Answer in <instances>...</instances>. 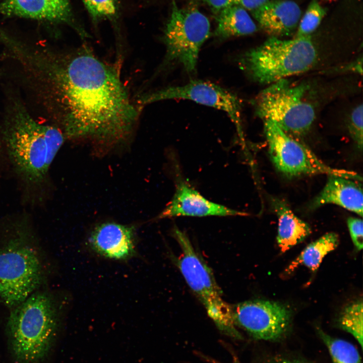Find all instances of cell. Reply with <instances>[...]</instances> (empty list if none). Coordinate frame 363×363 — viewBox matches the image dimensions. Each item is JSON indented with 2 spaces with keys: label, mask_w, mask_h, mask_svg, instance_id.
Returning <instances> with one entry per match:
<instances>
[{
  "label": "cell",
  "mask_w": 363,
  "mask_h": 363,
  "mask_svg": "<svg viewBox=\"0 0 363 363\" xmlns=\"http://www.w3.org/2000/svg\"><path fill=\"white\" fill-rule=\"evenodd\" d=\"M89 241L94 251L110 259L125 260L136 253L133 226L115 222L101 223L94 228Z\"/></svg>",
  "instance_id": "cell-13"
},
{
  "label": "cell",
  "mask_w": 363,
  "mask_h": 363,
  "mask_svg": "<svg viewBox=\"0 0 363 363\" xmlns=\"http://www.w3.org/2000/svg\"><path fill=\"white\" fill-rule=\"evenodd\" d=\"M320 193L309 205L311 210L333 204L362 216L363 193L361 182L343 177L328 175Z\"/></svg>",
  "instance_id": "cell-16"
},
{
  "label": "cell",
  "mask_w": 363,
  "mask_h": 363,
  "mask_svg": "<svg viewBox=\"0 0 363 363\" xmlns=\"http://www.w3.org/2000/svg\"><path fill=\"white\" fill-rule=\"evenodd\" d=\"M65 139L55 126L37 122L20 98L8 101L1 140L25 203L44 202L50 167Z\"/></svg>",
  "instance_id": "cell-2"
},
{
  "label": "cell",
  "mask_w": 363,
  "mask_h": 363,
  "mask_svg": "<svg viewBox=\"0 0 363 363\" xmlns=\"http://www.w3.org/2000/svg\"><path fill=\"white\" fill-rule=\"evenodd\" d=\"M319 334L326 345L333 363H361L357 348L350 342L329 336L318 329Z\"/></svg>",
  "instance_id": "cell-20"
},
{
  "label": "cell",
  "mask_w": 363,
  "mask_h": 363,
  "mask_svg": "<svg viewBox=\"0 0 363 363\" xmlns=\"http://www.w3.org/2000/svg\"><path fill=\"white\" fill-rule=\"evenodd\" d=\"M347 226L352 242L358 250H361L363 246V222L361 218L349 217L347 221Z\"/></svg>",
  "instance_id": "cell-25"
},
{
  "label": "cell",
  "mask_w": 363,
  "mask_h": 363,
  "mask_svg": "<svg viewBox=\"0 0 363 363\" xmlns=\"http://www.w3.org/2000/svg\"><path fill=\"white\" fill-rule=\"evenodd\" d=\"M317 59V49L311 37L282 39L271 36L247 51L240 65L253 81L271 84L308 71Z\"/></svg>",
  "instance_id": "cell-5"
},
{
  "label": "cell",
  "mask_w": 363,
  "mask_h": 363,
  "mask_svg": "<svg viewBox=\"0 0 363 363\" xmlns=\"http://www.w3.org/2000/svg\"><path fill=\"white\" fill-rule=\"evenodd\" d=\"M327 13V9L318 0H312L296 31L295 37H308L317 29Z\"/></svg>",
  "instance_id": "cell-22"
},
{
  "label": "cell",
  "mask_w": 363,
  "mask_h": 363,
  "mask_svg": "<svg viewBox=\"0 0 363 363\" xmlns=\"http://www.w3.org/2000/svg\"><path fill=\"white\" fill-rule=\"evenodd\" d=\"M94 20L109 19L117 12L116 0H82Z\"/></svg>",
  "instance_id": "cell-23"
},
{
  "label": "cell",
  "mask_w": 363,
  "mask_h": 363,
  "mask_svg": "<svg viewBox=\"0 0 363 363\" xmlns=\"http://www.w3.org/2000/svg\"><path fill=\"white\" fill-rule=\"evenodd\" d=\"M264 123L271 160L277 170L285 176L292 178L321 174L362 181V177L354 171L327 165L274 123L265 120Z\"/></svg>",
  "instance_id": "cell-9"
},
{
  "label": "cell",
  "mask_w": 363,
  "mask_h": 363,
  "mask_svg": "<svg viewBox=\"0 0 363 363\" xmlns=\"http://www.w3.org/2000/svg\"><path fill=\"white\" fill-rule=\"evenodd\" d=\"M234 323L257 339L275 341L288 330L291 312L286 306L264 299L246 300L231 307Z\"/></svg>",
  "instance_id": "cell-11"
},
{
  "label": "cell",
  "mask_w": 363,
  "mask_h": 363,
  "mask_svg": "<svg viewBox=\"0 0 363 363\" xmlns=\"http://www.w3.org/2000/svg\"><path fill=\"white\" fill-rule=\"evenodd\" d=\"M3 147L2 141H1V138H0V157H1V155H2V151H3Z\"/></svg>",
  "instance_id": "cell-29"
},
{
  "label": "cell",
  "mask_w": 363,
  "mask_h": 363,
  "mask_svg": "<svg viewBox=\"0 0 363 363\" xmlns=\"http://www.w3.org/2000/svg\"><path fill=\"white\" fill-rule=\"evenodd\" d=\"M272 363H309L296 359H290L284 358L275 359Z\"/></svg>",
  "instance_id": "cell-28"
},
{
  "label": "cell",
  "mask_w": 363,
  "mask_h": 363,
  "mask_svg": "<svg viewBox=\"0 0 363 363\" xmlns=\"http://www.w3.org/2000/svg\"><path fill=\"white\" fill-rule=\"evenodd\" d=\"M204 3L215 14L224 8L235 4L236 0H194Z\"/></svg>",
  "instance_id": "cell-26"
},
{
  "label": "cell",
  "mask_w": 363,
  "mask_h": 363,
  "mask_svg": "<svg viewBox=\"0 0 363 363\" xmlns=\"http://www.w3.org/2000/svg\"><path fill=\"white\" fill-rule=\"evenodd\" d=\"M0 16L71 24L69 0H1Z\"/></svg>",
  "instance_id": "cell-14"
},
{
  "label": "cell",
  "mask_w": 363,
  "mask_h": 363,
  "mask_svg": "<svg viewBox=\"0 0 363 363\" xmlns=\"http://www.w3.org/2000/svg\"><path fill=\"white\" fill-rule=\"evenodd\" d=\"M362 104L358 105L350 114L348 129L351 137L358 148H362Z\"/></svg>",
  "instance_id": "cell-24"
},
{
  "label": "cell",
  "mask_w": 363,
  "mask_h": 363,
  "mask_svg": "<svg viewBox=\"0 0 363 363\" xmlns=\"http://www.w3.org/2000/svg\"><path fill=\"white\" fill-rule=\"evenodd\" d=\"M233 363H239V362L238 361H237V360H234V361L233 362Z\"/></svg>",
  "instance_id": "cell-30"
},
{
  "label": "cell",
  "mask_w": 363,
  "mask_h": 363,
  "mask_svg": "<svg viewBox=\"0 0 363 363\" xmlns=\"http://www.w3.org/2000/svg\"><path fill=\"white\" fill-rule=\"evenodd\" d=\"M57 324L56 304L45 291L34 292L11 309L6 328L15 362H43L52 345Z\"/></svg>",
  "instance_id": "cell-4"
},
{
  "label": "cell",
  "mask_w": 363,
  "mask_h": 363,
  "mask_svg": "<svg viewBox=\"0 0 363 363\" xmlns=\"http://www.w3.org/2000/svg\"><path fill=\"white\" fill-rule=\"evenodd\" d=\"M245 212L210 201L186 180L176 175L174 195L158 218L179 216L205 217L246 216Z\"/></svg>",
  "instance_id": "cell-12"
},
{
  "label": "cell",
  "mask_w": 363,
  "mask_h": 363,
  "mask_svg": "<svg viewBox=\"0 0 363 363\" xmlns=\"http://www.w3.org/2000/svg\"><path fill=\"white\" fill-rule=\"evenodd\" d=\"M271 203L278 219L277 244L281 251L284 253L303 241L311 234V229L284 201L274 198Z\"/></svg>",
  "instance_id": "cell-17"
},
{
  "label": "cell",
  "mask_w": 363,
  "mask_h": 363,
  "mask_svg": "<svg viewBox=\"0 0 363 363\" xmlns=\"http://www.w3.org/2000/svg\"><path fill=\"white\" fill-rule=\"evenodd\" d=\"M18 62L66 138L109 146L132 133L142 107L131 100L116 65L86 46L66 52L23 48Z\"/></svg>",
  "instance_id": "cell-1"
},
{
  "label": "cell",
  "mask_w": 363,
  "mask_h": 363,
  "mask_svg": "<svg viewBox=\"0 0 363 363\" xmlns=\"http://www.w3.org/2000/svg\"><path fill=\"white\" fill-rule=\"evenodd\" d=\"M8 238L0 248V301L11 310L40 286L44 273L32 244L28 215L19 213L5 222Z\"/></svg>",
  "instance_id": "cell-3"
},
{
  "label": "cell",
  "mask_w": 363,
  "mask_h": 363,
  "mask_svg": "<svg viewBox=\"0 0 363 363\" xmlns=\"http://www.w3.org/2000/svg\"><path fill=\"white\" fill-rule=\"evenodd\" d=\"M251 13L261 28L277 37L292 35L301 17L300 7L291 0H268Z\"/></svg>",
  "instance_id": "cell-15"
},
{
  "label": "cell",
  "mask_w": 363,
  "mask_h": 363,
  "mask_svg": "<svg viewBox=\"0 0 363 363\" xmlns=\"http://www.w3.org/2000/svg\"><path fill=\"white\" fill-rule=\"evenodd\" d=\"M182 99L214 107L226 112L234 123L244 146L241 102L233 93L210 82L193 80L182 86H170L142 94L137 102L140 106L161 100Z\"/></svg>",
  "instance_id": "cell-10"
},
{
  "label": "cell",
  "mask_w": 363,
  "mask_h": 363,
  "mask_svg": "<svg viewBox=\"0 0 363 363\" xmlns=\"http://www.w3.org/2000/svg\"><path fill=\"white\" fill-rule=\"evenodd\" d=\"M210 34L208 18L194 7L179 8L172 0L164 32L165 60L180 65L189 73L196 69L200 49Z\"/></svg>",
  "instance_id": "cell-8"
},
{
  "label": "cell",
  "mask_w": 363,
  "mask_h": 363,
  "mask_svg": "<svg viewBox=\"0 0 363 363\" xmlns=\"http://www.w3.org/2000/svg\"><path fill=\"white\" fill-rule=\"evenodd\" d=\"M308 86L293 85L286 79L270 84L254 100L256 115L276 124L288 134L302 135L315 118L313 105L306 99Z\"/></svg>",
  "instance_id": "cell-7"
},
{
  "label": "cell",
  "mask_w": 363,
  "mask_h": 363,
  "mask_svg": "<svg viewBox=\"0 0 363 363\" xmlns=\"http://www.w3.org/2000/svg\"><path fill=\"white\" fill-rule=\"evenodd\" d=\"M217 22L215 36L220 39L250 35L258 30L247 10L236 4L220 11Z\"/></svg>",
  "instance_id": "cell-18"
},
{
  "label": "cell",
  "mask_w": 363,
  "mask_h": 363,
  "mask_svg": "<svg viewBox=\"0 0 363 363\" xmlns=\"http://www.w3.org/2000/svg\"><path fill=\"white\" fill-rule=\"evenodd\" d=\"M339 325L351 334L362 347V302L357 300L346 306L339 318Z\"/></svg>",
  "instance_id": "cell-21"
},
{
  "label": "cell",
  "mask_w": 363,
  "mask_h": 363,
  "mask_svg": "<svg viewBox=\"0 0 363 363\" xmlns=\"http://www.w3.org/2000/svg\"><path fill=\"white\" fill-rule=\"evenodd\" d=\"M268 0H236V5H238L251 12L259 8Z\"/></svg>",
  "instance_id": "cell-27"
},
{
  "label": "cell",
  "mask_w": 363,
  "mask_h": 363,
  "mask_svg": "<svg viewBox=\"0 0 363 363\" xmlns=\"http://www.w3.org/2000/svg\"><path fill=\"white\" fill-rule=\"evenodd\" d=\"M338 244L337 234L332 232L326 233L308 245L289 266L287 271L291 272L300 265L307 267L312 271H316L324 257L335 249Z\"/></svg>",
  "instance_id": "cell-19"
},
{
  "label": "cell",
  "mask_w": 363,
  "mask_h": 363,
  "mask_svg": "<svg viewBox=\"0 0 363 363\" xmlns=\"http://www.w3.org/2000/svg\"><path fill=\"white\" fill-rule=\"evenodd\" d=\"M172 234L180 249L177 266L186 282L218 329L231 337L241 339L233 320L231 307L223 299L210 268L196 251L185 232L175 227Z\"/></svg>",
  "instance_id": "cell-6"
},
{
  "label": "cell",
  "mask_w": 363,
  "mask_h": 363,
  "mask_svg": "<svg viewBox=\"0 0 363 363\" xmlns=\"http://www.w3.org/2000/svg\"><path fill=\"white\" fill-rule=\"evenodd\" d=\"M325 1H334V0H325Z\"/></svg>",
  "instance_id": "cell-31"
}]
</instances>
